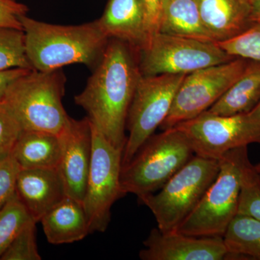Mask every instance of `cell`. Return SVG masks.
Returning a JSON list of instances; mask_svg holds the SVG:
<instances>
[{
	"label": "cell",
	"instance_id": "cell-4",
	"mask_svg": "<svg viewBox=\"0 0 260 260\" xmlns=\"http://www.w3.org/2000/svg\"><path fill=\"white\" fill-rule=\"evenodd\" d=\"M194 154L185 135L176 127L152 135L121 167L123 191L139 198L160 190Z\"/></svg>",
	"mask_w": 260,
	"mask_h": 260
},
{
	"label": "cell",
	"instance_id": "cell-7",
	"mask_svg": "<svg viewBox=\"0 0 260 260\" xmlns=\"http://www.w3.org/2000/svg\"><path fill=\"white\" fill-rule=\"evenodd\" d=\"M138 57L143 76L188 75L235 59L216 42L160 32L152 36L144 47L138 51Z\"/></svg>",
	"mask_w": 260,
	"mask_h": 260
},
{
	"label": "cell",
	"instance_id": "cell-17",
	"mask_svg": "<svg viewBox=\"0 0 260 260\" xmlns=\"http://www.w3.org/2000/svg\"><path fill=\"white\" fill-rule=\"evenodd\" d=\"M49 243L54 245L83 240L90 234L83 203L66 196L40 220Z\"/></svg>",
	"mask_w": 260,
	"mask_h": 260
},
{
	"label": "cell",
	"instance_id": "cell-30",
	"mask_svg": "<svg viewBox=\"0 0 260 260\" xmlns=\"http://www.w3.org/2000/svg\"><path fill=\"white\" fill-rule=\"evenodd\" d=\"M143 2L146 16L147 32L150 39L159 31L162 0H143Z\"/></svg>",
	"mask_w": 260,
	"mask_h": 260
},
{
	"label": "cell",
	"instance_id": "cell-35",
	"mask_svg": "<svg viewBox=\"0 0 260 260\" xmlns=\"http://www.w3.org/2000/svg\"><path fill=\"white\" fill-rule=\"evenodd\" d=\"M243 1L245 2L246 3H247L250 6L251 0H243Z\"/></svg>",
	"mask_w": 260,
	"mask_h": 260
},
{
	"label": "cell",
	"instance_id": "cell-21",
	"mask_svg": "<svg viewBox=\"0 0 260 260\" xmlns=\"http://www.w3.org/2000/svg\"><path fill=\"white\" fill-rule=\"evenodd\" d=\"M230 256H249L260 260V220L237 214L223 237Z\"/></svg>",
	"mask_w": 260,
	"mask_h": 260
},
{
	"label": "cell",
	"instance_id": "cell-29",
	"mask_svg": "<svg viewBox=\"0 0 260 260\" xmlns=\"http://www.w3.org/2000/svg\"><path fill=\"white\" fill-rule=\"evenodd\" d=\"M28 11L26 5L16 0H0V28L23 30L21 18Z\"/></svg>",
	"mask_w": 260,
	"mask_h": 260
},
{
	"label": "cell",
	"instance_id": "cell-19",
	"mask_svg": "<svg viewBox=\"0 0 260 260\" xmlns=\"http://www.w3.org/2000/svg\"><path fill=\"white\" fill-rule=\"evenodd\" d=\"M158 32L215 42L202 20L197 0H162Z\"/></svg>",
	"mask_w": 260,
	"mask_h": 260
},
{
	"label": "cell",
	"instance_id": "cell-32",
	"mask_svg": "<svg viewBox=\"0 0 260 260\" xmlns=\"http://www.w3.org/2000/svg\"><path fill=\"white\" fill-rule=\"evenodd\" d=\"M250 20L251 23L260 21V0H251L250 4Z\"/></svg>",
	"mask_w": 260,
	"mask_h": 260
},
{
	"label": "cell",
	"instance_id": "cell-28",
	"mask_svg": "<svg viewBox=\"0 0 260 260\" xmlns=\"http://www.w3.org/2000/svg\"><path fill=\"white\" fill-rule=\"evenodd\" d=\"M20 170L21 168L13 153L0 158V209L16 194Z\"/></svg>",
	"mask_w": 260,
	"mask_h": 260
},
{
	"label": "cell",
	"instance_id": "cell-12",
	"mask_svg": "<svg viewBox=\"0 0 260 260\" xmlns=\"http://www.w3.org/2000/svg\"><path fill=\"white\" fill-rule=\"evenodd\" d=\"M140 250L143 260H223L231 256L223 237H197L152 229Z\"/></svg>",
	"mask_w": 260,
	"mask_h": 260
},
{
	"label": "cell",
	"instance_id": "cell-5",
	"mask_svg": "<svg viewBox=\"0 0 260 260\" xmlns=\"http://www.w3.org/2000/svg\"><path fill=\"white\" fill-rule=\"evenodd\" d=\"M247 147L230 150L219 160L216 179L178 232L191 237H223L237 215L242 161L248 154Z\"/></svg>",
	"mask_w": 260,
	"mask_h": 260
},
{
	"label": "cell",
	"instance_id": "cell-25",
	"mask_svg": "<svg viewBox=\"0 0 260 260\" xmlns=\"http://www.w3.org/2000/svg\"><path fill=\"white\" fill-rule=\"evenodd\" d=\"M216 43L233 57L260 61V21L254 22L237 37Z\"/></svg>",
	"mask_w": 260,
	"mask_h": 260
},
{
	"label": "cell",
	"instance_id": "cell-6",
	"mask_svg": "<svg viewBox=\"0 0 260 260\" xmlns=\"http://www.w3.org/2000/svg\"><path fill=\"white\" fill-rule=\"evenodd\" d=\"M219 169V160L194 155L157 194L138 199L151 210L160 232L177 231L216 179Z\"/></svg>",
	"mask_w": 260,
	"mask_h": 260
},
{
	"label": "cell",
	"instance_id": "cell-26",
	"mask_svg": "<svg viewBox=\"0 0 260 260\" xmlns=\"http://www.w3.org/2000/svg\"><path fill=\"white\" fill-rule=\"evenodd\" d=\"M34 220L29 222L3 253L0 260H41L37 242V229Z\"/></svg>",
	"mask_w": 260,
	"mask_h": 260
},
{
	"label": "cell",
	"instance_id": "cell-23",
	"mask_svg": "<svg viewBox=\"0 0 260 260\" xmlns=\"http://www.w3.org/2000/svg\"><path fill=\"white\" fill-rule=\"evenodd\" d=\"M260 220V174L246 154L242 166V184L238 213Z\"/></svg>",
	"mask_w": 260,
	"mask_h": 260
},
{
	"label": "cell",
	"instance_id": "cell-14",
	"mask_svg": "<svg viewBox=\"0 0 260 260\" xmlns=\"http://www.w3.org/2000/svg\"><path fill=\"white\" fill-rule=\"evenodd\" d=\"M16 194L36 223L67 196L59 169H21Z\"/></svg>",
	"mask_w": 260,
	"mask_h": 260
},
{
	"label": "cell",
	"instance_id": "cell-31",
	"mask_svg": "<svg viewBox=\"0 0 260 260\" xmlns=\"http://www.w3.org/2000/svg\"><path fill=\"white\" fill-rule=\"evenodd\" d=\"M30 69L23 68H15L0 72V102L4 96L7 88L12 82L28 72Z\"/></svg>",
	"mask_w": 260,
	"mask_h": 260
},
{
	"label": "cell",
	"instance_id": "cell-9",
	"mask_svg": "<svg viewBox=\"0 0 260 260\" xmlns=\"http://www.w3.org/2000/svg\"><path fill=\"white\" fill-rule=\"evenodd\" d=\"M186 75L140 77L126 119L129 132L122 155V166L160 127L172 107L174 97Z\"/></svg>",
	"mask_w": 260,
	"mask_h": 260
},
{
	"label": "cell",
	"instance_id": "cell-24",
	"mask_svg": "<svg viewBox=\"0 0 260 260\" xmlns=\"http://www.w3.org/2000/svg\"><path fill=\"white\" fill-rule=\"evenodd\" d=\"M32 218L15 194L0 209V257Z\"/></svg>",
	"mask_w": 260,
	"mask_h": 260
},
{
	"label": "cell",
	"instance_id": "cell-2",
	"mask_svg": "<svg viewBox=\"0 0 260 260\" xmlns=\"http://www.w3.org/2000/svg\"><path fill=\"white\" fill-rule=\"evenodd\" d=\"M25 51L32 69L50 71L73 64L95 69L102 60L109 38L97 20L76 25L45 23L24 15Z\"/></svg>",
	"mask_w": 260,
	"mask_h": 260
},
{
	"label": "cell",
	"instance_id": "cell-20",
	"mask_svg": "<svg viewBox=\"0 0 260 260\" xmlns=\"http://www.w3.org/2000/svg\"><path fill=\"white\" fill-rule=\"evenodd\" d=\"M260 102V61L249 60L242 75L208 112L232 116L251 112Z\"/></svg>",
	"mask_w": 260,
	"mask_h": 260
},
{
	"label": "cell",
	"instance_id": "cell-34",
	"mask_svg": "<svg viewBox=\"0 0 260 260\" xmlns=\"http://www.w3.org/2000/svg\"><path fill=\"white\" fill-rule=\"evenodd\" d=\"M254 167H255L256 172L259 173V174H260V162L259 164H258L257 165L254 166Z\"/></svg>",
	"mask_w": 260,
	"mask_h": 260
},
{
	"label": "cell",
	"instance_id": "cell-27",
	"mask_svg": "<svg viewBox=\"0 0 260 260\" xmlns=\"http://www.w3.org/2000/svg\"><path fill=\"white\" fill-rule=\"evenodd\" d=\"M23 129L13 113L0 102V158L13 152Z\"/></svg>",
	"mask_w": 260,
	"mask_h": 260
},
{
	"label": "cell",
	"instance_id": "cell-1",
	"mask_svg": "<svg viewBox=\"0 0 260 260\" xmlns=\"http://www.w3.org/2000/svg\"><path fill=\"white\" fill-rule=\"evenodd\" d=\"M142 76L138 50L109 39L102 60L83 91L75 96L88 119L116 148L124 151L128 112Z\"/></svg>",
	"mask_w": 260,
	"mask_h": 260
},
{
	"label": "cell",
	"instance_id": "cell-10",
	"mask_svg": "<svg viewBox=\"0 0 260 260\" xmlns=\"http://www.w3.org/2000/svg\"><path fill=\"white\" fill-rule=\"evenodd\" d=\"M174 127L185 135L195 155L212 160H220L234 149L260 143V125L249 112L222 116L205 111Z\"/></svg>",
	"mask_w": 260,
	"mask_h": 260
},
{
	"label": "cell",
	"instance_id": "cell-22",
	"mask_svg": "<svg viewBox=\"0 0 260 260\" xmlns=\"http://www.w3.org/2000/svg\"><path fill=\"white\" fill-rule=\"evenodd\" d=\"M15 68L32 69L25 51L23 30L0 28V72Z\"/></svg>",
	"mask_w": 260,
	"mask_h": 260
},
{
	"label": "cell",
	"instance_id": "cell-11",
	"mask_svg": "<svg viewBox=\"0 0 260 260\" xmlns=\"http://www.w3.org/2000/svg\"><path fill=\"white\" fill-rule=\"evenodd\" d=\"M249 61L235 58L186 75L160 129H170L208 110L240 77Z\"/></svg>",
	"mask_w": 260,
	"mask_h": 260
},
{
	"label": "cell",
	"instance_id": "cell-3",
	"mask_svg": "<svg viewBox=\"0 0 260 260\" xmlns=\"http://www.w3.org/2000/svg\"><path fill=\"white\" fill-rule=\"evenodd\" d=\"M65 83L61 69L29 70L10 83L1 102L23 130L61 135L71 119L62 104Z\"/></svg>",
	"mask_w": 260,
	"mask_h": 260
},
{
	"label": "cell",
	"instance_id": "cell-16",
	"mask_svg": "<svg viewBox=\"0 0 260 260\" xmlns=\"http://www.w3.org/2000/svg\"><path fill=\"white\" fill-rule=\"evenodd\" d=\"M205 28L215 42L237 37L252 24L250 6L243 0H197Z\"/></svg>",
	"mask_w": 260,
	"mask_h": 260
},
{
	"label": "cell",
	"instance_id": "cell-33",
	"mask_svg": "<svg viewBox=\"0 0 260 260\" xmlns=\"http://www.w3.org/2000/svg\"><path fill=\"white\" fill-rule=\"evenodd\" d=\"M251 119L256 121L260 125V102L251 112H249Z\"/></svg>",
	"mask_w": 260,
	"mask_h": 260
},
{
	"label": "cell",
	"instance_id": "cell-18",
	"mask_svg": "<svg viewBox=\"0 0 260 260\" xmlns=\"http://www.w3.org/2000/svg\"><path fill=\"white\" fill-rule=\"evenodd\" d=\"M63 148L61 135L23 130L12 153L21 169H59Z\"/></svg>",
	"mask_w": 260,
	"mask_h": 260
},
{
	"label": "cell",
	"instance_id": "cell-8",
	"mask_svg": "<svg viewBox=\"0 0 260 260\" xmlns=\"http://www.w3.org/2000/svg\"><path fill=\"white\" fill-rule=\"evenodd\" d=\"M91 128V162L83 203L93 234L106 232L113 205L126 194L121 184L123 150L113 145L92 123Z\"/></svg>",
	"mask_w": 260,
	"mask_h": 260
},
{
	"label": "cell",
	"instance_id": "cell-15",
	"mask_svg": "<svg viewBox=\"0 0 260 260\" xmlns=\"http://www.w3.org/2000/svg\"><path fill=\"white\" fill-rule=\"evenodd\" d=\"M97 20L109 39L123 41L138 51L148 42L143 0H109Z\"/></svg>",
	"mask_w": 260,
	"mask_h": 260
},
{
	"label": "cell",
	"instance_id": "cell-13",
	"mask_svg": "<svg viewBox=\"0 0 260 260\" xmlns=\"http://www.w3.org/2000/svg\"><path fill=\"white\" fill-rule=\"evenodd\" d=\"M62 156L59 170L67 196L83 203L92 155L91 123L88 116L80 120L71 118L61 134Z\"/></svg>",
	"mask_w": 260,
	"mask_h": 260
}]
</instances>
